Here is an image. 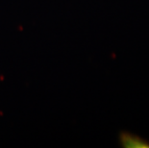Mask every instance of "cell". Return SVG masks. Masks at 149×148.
I'll list each match as a JSON object with an SVG mask.
<instances>
[{
  "instance_id": "1",
  "label": "cell",
  "mask_w": 149,
  "mask_h": 148,
  "mask_svg": "<svg viewBox=\"0 0 149 148\" xmlns=\"http://www.w3.org/2000/svg\"><path fill=\"white\" fill-rule=\"evenodd\" d=\"M121 146L126 148H149V141L137 135L123 132L120 134Z\"/></svg>"
}]
</instances>
